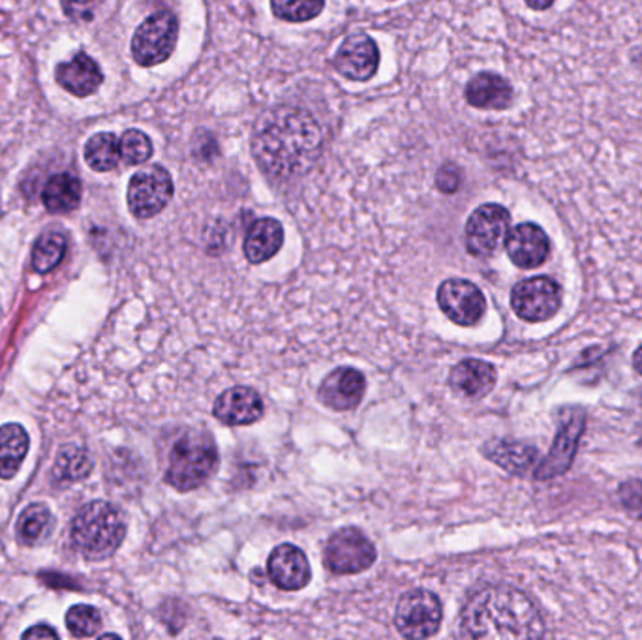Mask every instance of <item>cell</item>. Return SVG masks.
Wrapping results in <instances>:
<instances>
[{"label":"cell","instance_id":"1","mask_svg":"<svg viewBox=\"0 0 642 640\" xmlns=\"http://www.w3.org/2000/svg\"><path fill=\"white\" fill-rule=\"evenodd\" d=\"M461 633L467 639H540L545 623L526 593L511 587H489L473 593L462 610Z\"/></svg>","mask_w":642,"mask_h":640},{"label":"cell","instance_id":"2","mask_svg":"<svg viewBox=\"0 0 642 640\" xmlns=\"http://www.w3.org/2000/svg\"><path fill=\"white\" fill-rule=\"evenodd\" d=\"M321 132L314 119L299 109H279L260 121L254 154L273 176H295L314 162Z\"/></svg>","mask_w":642,"mask_h":640},{"label":"cell","instance_id":"3","mask_svg":"<svg viewBox=\"0 0 642 640\" xmlns=\"http://www.w3.org/2000/svg\"><path fill=\"white\" fill-rule=\"evenodd\" d=\"M127 536L121 511L108 502H92L79 509L72 524V541L87 560H103L116 554Z\"/></svg>","mask_w":642,"mask_h":640},{"label":"cell","instance_id":"4","mask_svg":"<svg viewBox=\"0 0 642 640\" xmlns=\"http://www.w3.org/2000/svg\"><path fill=\"white\" fill-rule=\"evenodd\" d=\"M219 468V451L207 432H187L170 451L165 483L181 492L200 489Z\"/></svg>","mask_w":642,"mask_h":640},{"label":"cell","instance_id":"5","mask_svg":"<svg viewBox=\"0 0 642 640\" xmlns=\"http://www.w3.org/2000/svg\"><path fill=\"white\" fill-rule=\"evenodd\" d=\"M179 38V21L168 10L152 13L132 38L133 61L140 67H157L170 59Z\"/></svg>","mask_w":642,"mask_h":640},{"label":"cell","instance_id":"6","mask_svg":"<svg viewBox=\"0 0 642 640\" xmlns=\"http://www.w3.org/2000/svg\"><path fill=\"white\" fill-rule=\"evenodd\" d=\"M442 603L429 590L404 593L397 604L394 626L404 639H431L442 626Z\"/></svg>","mask_w":642,"mask_h":640},{"label":"cell","instance_id":"7","mask_svg":"<svg viewBox=\"0 0 642 640\" xmlns=\"http://www.w3.org/2000/svg\"><path fill=\"white\" fill-rule=\"evenodd\" d=\"M511 307L528 323L549 321L562 307V288L549 277L526 278L511 291Z\"/></svg>","mask_w":642,"mask_h":640},{"label":"cell","instance_id":"8","mask_svg":"<svg viewBox=\"0 0 642 640\" xmlns=\"http://www.w3.org/2000/svg\"><path fill=\"white\" fill-rule=\"evenodd\" d=\"M173 196V181L162 166H149L130 179L128 184V209L140 220L157 217Z\"/></svg>","mask_w":642,"mask_h":640},{"label":"cell","instance_id":"9","mask_svg":"<svg viewBox=\"0 0 642 640\" xmlns=\"http://www.w3.org/2000/svg\"><path fill=\"white\" fill-rule=\"evenodd\" d=\"M511 214L505 207L486 203L470 214L464 230L467 250L475 258H489L508 236Z\"/></svg>","mask_w":642,"mask_h":640},{"label":"cell","instance_id":"10","mask_svg":"<svg viewBox=\"0 0 642 640\" xmlns=\"http://www.w3.org/2000/svg\"><path fill=\"white\" fill-rule=\"evenodd\" d=\"M377 562V549L358 528H344L331 536L325 547V566L337 574H358Z\"/></svg>","mask_w":642,"mask_h":640},{"label":"cell","instance_id":"11","mask_svg":"<svg viewBox=\"0 0 642 640\" xmlns=\"http://www.w3.org/2000/svg\"><path fill=\"white\" fill-rule=\"evenodd\" d=\"M584 427H586V416L581 410H571L570 416L564 417V423L558 429L556 440L552 443L551 451L535 466L533 478L538 481H549V479L564 476L573 464L579 441L584 434Z\"/></svg>","mask_w":642,"mask_h":640},{"label":"cell","instance_id":"12","mask_svg":"<svg viewBox=\"0 0 642 640\" xmlns=\"http://www.w3.org/2000/svg\"><path fill=\"white\" fill-rule=\"evenodd\" d=\"M438 304L449 320L462 327L478 326L486 310L483 291L461 278H449L438 288Z\"/></svg>","mask_w":642,"mask_h":640},{"label":"cell","instance_id":"13","mask_svg":"<svg viewBox=\"0 0 642 640\" xmlns=\"http://www.w3.org/2000/svg\"><path fill=\"white\" fill-rule=\"evenodd\" d=\"M380 51L369 34H352L345 38L334 57V68L340 76L353 81H367L378 72Z\"/></svg>","mask_w":642,"mask_h":640},{"label":"cell","instance_id":"14","mask_svg":"<svg viewBox=\"0 0 642 640\" xmlns=\"http://www.w3.org/2000/svg\"><path fill=\"white\" fill-rule=\"evenodd\" d=\"M505 250L510 260L521 269H535L549 260L551 256V239L545 230L532 222H524L508 231Z\"/></svg>","mask_w":642,"mask_h":640},{"label":"cell","instance_id":"15","mask_svg":"<svg viewBox=\"0 0 642 640\" xmlns=\"http://www.w3.org/2000/svg\"><path fill=\"white\" fill-rule=\"evenodd\" d=\"M367 391V380L359 370L342 367L331 372V374L321 381L320 397L321 402L334 411H350L358 408L363 400Z\"/></svg>","mask_w":642,"mask_h":640},{"label":"cell","instance_id":"16","mask_svg":"<svg viewBox=\"0 0 642 640\" xmlns=\"http://www.w3.org/2000/svg\"><path fill=\"white\" fill-rule=\"evenodd\" d=\"M269 577L273 584L285 592H298L303 590L310 580V566L303 550L295 544H280L269 556L267 563Z\"/></svg>","mask_w":642,"mask_h":640},{"label":"cell","instance_id":"17","mask_svg":"<svg viewBox=\"0 0 642 640\" xmlns=\"http://www.w3.org/2000/svg\"><path fill=\"white\" fill-rule=\"evenodd\" d=\"M212 413L228 427H247L260 421L263 400L252 387H231L217 399Z\"/></svg>","mask_w":642,"mask_h":640},{"label":"cell","instance_id":"18","mask_svg":"<svg viewBox=\"0 0 642 640\" xmlns=\"http://www.w3.org/2000/svg\"><path fill=\"white\" fill-rule=\"evenodd\" d=\"M56 79L64 91L73 97L86 98L102 87L103 73L98 62L81 51L70 61L61 62L56 68Z\"/></svg>","mask_w":642,"mask_h":640},{"label":"cell","instance_id":"19","mask_svg":"<svg viewBox=\"0 0 642 640\" xmlns=\"http://www.w3.org/2000/svg\"><path fill=\"white\" fill-rule=\"evenodd\" d=\"M496 369L491 363L467 359L451 370L449 386L453 387L454 393L478 400L491 393L496 386Z\"/></svg>","mask_w":642,"mask_h":640},{"label":"cell","instance_id":"20","mask_svg":"<svg viewBox=\"0 0 642 640\" xmlns=\"http://www.w3.org/2000/svg\"><path fill=\"white\" fill-rule=\"evenodd\" d=\"M284 244V228L274 218H260L250 226L244 237V256L250 263H265Z\"/></svg>","mask_w":642,"mask_h":640},{"label":"cell","instance_id":"21","mask_svg":"<svg viewBox=\"0 0 642 640\" xmlns=\"http://www.w3.org/2000/svg\"><path fill=\"white\" fill-rule=\"evenodd\" d=\"M483 454L511 476H524L538 466L540 451L521 441L492 440L485 443Z\"/></svg>","mask_w":642,"mask_h":640},{"label":"cell","instance_id":"22","mask_svg":"<svg viewBox=\"0 0 642 640\" xmlns=\"http://www.w3.org/2000/svg\"><path fill=\"white\" fill-rule=\"evenodd\" d=\"M467 102L478 109H505L513 102V87L498 73H479L467 86Z\"/></svg>","mask_w":642,"mask_h":640},{"label":"cell","instance_id":"23","mask_svg":"<svg viewBox=\"0 0 642 640\" xmlns=\"http://www.w3.org/2000/svg\"><path fill=\"white\" fill-rule=\"evenodd\" d=\"M83 187L78 177L72 173H57L49 177L42 192V201L46 209L53 214H67L78 209L81 203Z\"/></svg>","mask_w":642,"mask_h":640},{"label":"cell","instance_id":"24","mask_svg":"<svg viewBox=\"0 0 642 640\" xmlns=\"http://www.w3.org/2000/svg\"><path fill=\"white\" fill-rule=\"evenodd\" d=\"M29 453V434L21 424L0 427V478L12 479Z\"/></svg>","mask_w":642,"mask_h":640},{"label":"cell","instance_id":"25","mask_svg":"<svg viewBox=\"0 0 642 640\" xmlns=\"http://www.w3.org/2000/svg\"><path fill=\"white\" fill-rule=\"evenodd\" d=\"M121 160V141L117 139L116 133H97L87 141L86 162L98 173L116 170Z\"/></svg>","mask_w":642,"mask_h":640},{"label":"cell","instance_id":"26","mask_svg":"<svg viewBox=\"0 0 642 640\" xmlns=\"http://www.w3.org/2000/svg\"><path fill=\"white\" fill-rule=\"evenodd\" d=\"M53 514L49 511L48 506L43 503H32L24 509L18 520V538L24 544L42 543L53 532Z\"/></svg>","mask_w":642,"mask_h":640},{"label":"cell","instance_id":"27","mask_svg":"<svg viewBox=\"0 0 642 640\" xmlns=\"http://www.w3.org/2000/svg\"><path fill=\"white\" fill-rule=\"evenodd\" d=\"M92 471V460L86 449L67 446L57 454L56 466H53V479L57 483H78L86 479Z\"/></svg>","mask_w":642,"mask_h":640},{"label":"cell","instance_id":"28","mask_svg":"<svg viewBox=\"0 0 642 640\" xmlns=\"http://www.w3.org/2000/svg\"><path fill=\"white\" fill-rule=\"evenodd\" d=\"M67 252V237L59 231H49L38 239L32 250V267L38 272L53 271Z\"/></svg>","mask_w":642,"mask_h":640},{"label":"cell","instance_id":"29","mask_svg":"<svg viewBox=\"0 0 642 640\" xmlns=\"http://www.w3.org/2000/svg\"><path fill=\"white\" fill-rule=\"evenodd\" d=\"M325 7V0H271L277 18L290 23H304L318 18Z\"/></svg>","mask_w":642,"mask_h":640},{"label":"cell","instance_id":"30","mask_svg":"<svg viewBox=\"0 0 642 640\" xmlns=\"http://www.w3.org/2000/svg\"><path fill=\"white\" fill-rule=\"evenodd\" d=\"M67 628L78 639L94 637L102 628V617H100V612L94 607L76 604V607L68 610Z\"/></svg>","mask_w":642,"mask_h":640},{"label":"cell","instance_id":"31","mask_svg":"<svg viewBox=\"0 0 642 640\" xmlns=\"http://www.w3.org/2000/svg\"><path fill=\"white\" fill-rule=\"evenodd\" d=\"M152 157V141L141 130H127L121 138V158L128 166H140Z\"/></svg>","mask_w":642,"mask_h":640},{"label":"cell","instance_id":"32","mask_svg":"<svg viewBox=\"0 0 642 640\" xmlns=\"http://www.w3.org/2000/svg\"><path fill=\"white\" fill-rule=\"evenodd\" d=\"M619 498L631 517L642 520V479H630L620 484Z\"/></svg>","mask_w":642,"mask_h":640},{"label":"cell","instance_id":"33","mask_svg":"<svg viewBox=\"0 0 642 640\" xmlns=\"http://www.w3.org/2000/svg\"><path fill=\"white\" fill-rule=\"evenodd\" d=\"M62 12L72 21H91L97 8V0H61Z\"/></svg>","mask_w":642,"mask_h":640},{"label":"cell","instance_id":"34","mask_svg":"<svg viewBox=\"0 0 642 640\" xmlns=\"http://www.w3.org/2000/svg\"><path fill=\"white\" fill-rule=\"evenodd\" d=\"M461 171L453 163H445L437 173L438 190L443 193H453L461 187Z\"/></svg>","mask_w":642,"mask_h":640},{"label":"cell","instance_id":"35","mask_svg":"<svg viewBox=\"0 0 642 640\" xmlns=\"http://www.w3.org/2000/svg\"><path fill=\"white\" fill-rule=\"evenodd\" d=\"M59 633L56 629L49 628V626H34V628L24 631L23 639H57Z\"/></svg>","mask_w":642,"mask_h":640},{"label":"cell","instance_id":"36","mask_svg":"<svg viewBox=\"0 0 642 640\" xmlns=\"http://www.w3.org/2000/svg\"><path fill=\"white\" fill-rule=\"evenodd\" d=\"M524 2L535 12H543V10H549L556 0H524Z\"/></svg>","mask_w":642,"mask_h":640},{"label":"cell","instance_id":"37","mask_svg":"<svg viewBox=\"0 0 642 640\" xmlns=\"http://www.w3.org/2000/svg\"><path fill=\"white\" fill-rule=\"evenodd\" d=\"M633 369L642 376V346L635 351V356H633Z\"/></svg>","mask_w":642,"mask_h":640}]
</instances>
